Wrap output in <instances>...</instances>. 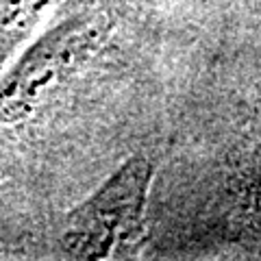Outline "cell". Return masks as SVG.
Wrapping results in <instances>:
<instances>
[{"label": "cell", "instance_id": "6da1fadb", "mask_svg": "<svg viewBox=\"0 0 261 261\" xmlns=\"http://www.w3.org/2000/svg\"><path fill=\"white\" fill-rule=\"evenodd\" d=\"M116 18L89 5L70 13L29 44L0 72V124H18L79 76L107 46Z\"/></svg>", "mask_w": 261, "mask_h": 261}, {"label": "cell", "instance_id": "7a4b0ae2", "mask_svg": "<svg viewBox=\"0 0 261 261\" xmlns=\"http://www.w3.org/2000/svg\"><path fill=\"white\" fill-rule=\"evenodd\" d=\"M154 163L135 154L65 218L61 246L72 259H109L144 235Z\"/></svg>", "mask_w": 261, "mask_h": 261}, {"label": "cell", "instance_id": "3957f363", "mask_svg": "<svg viewBox=\"0 0 261 261\" xmlns=\"http://www.w3.org/2000/svg\"><path fill=\"white\" fill-rule=\"evenodd\" d=\"M59 0H0V72Z\"/></svg>", "mask_w": 261, "mask_h": 261}, {"label": "cell", "instance_id": "277c9868", "mask_svg": "<svg viewBox=\"0 0 261 261\" xmlns=\"http://www.w3.org/2000/svg\"><path fill=\"white\" fill-rule=\"evenodd\" d=\"M240 194L244 207L250 214L261 216V116L250 133L248 148L244 152V166L240 170Z\"/></svg>", "mask_w": 261, "mask_h": 261}]
</instances>
